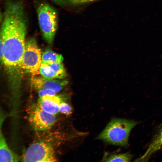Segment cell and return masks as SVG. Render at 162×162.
Listing matches in <instances>:
<instances>
[{"label":"cell","mask_w":162,"mask_h":162,"mask_svg":"<svg viewBox=\"0 0 162 162\" xmlns=\"http://www.w3.org/2000/svg\"><path fill=\"white\" fill-rule=\"evenodd\" d=\"M42 63L41 50L36 40L30 38L26 41L22 62L24 72L33 75L38 74Z\"/></svg>","instance_id":"obj_4"},{"label":"cell","mask_w":162,"mask_h":162,"mask_svg":"<svg viewBox=\"0 0 162 162\" xmlns=\"http://www.w3.org/2000/svg\"><path fill=\"white\" fill-rule=\"evenodd\" d=\"M138 123V122L133 120L113 118L97 138L110 144L126 146L128 144L131 130Z\"/></svg>","instance_id":"obj_2"},{"label":"cell","mask_w":162,"mask_h":162,"mask_svg":"<svg viewBox=\"0 0 162 162\" xmlns=\"http://www.w3.org/2000/svg\"><path fill=\"white\" fill-rule=\"evenodd\" d=\"M133 155L129 152L110 155L105 159L106 162H129Z\"/></svg>","instance_id":"obj_13"},{"label":"cell","mask_w":162,"mask_h":162,"mask_svg":"<svg viewBox=\"0 0 162 162\" xmlns=\"http://www.w3.org/2000/svg\"><path fill=\"white\" fill-rule=\"evenodd\" d=\"M72 109L68 103L64 101L61 102L59 106V111L61 113L69 115L72 113Z\"/></svg>","instance_id":"obj_14"},{"label":"cell","mask_w":162,"mask_h":162,"mask_svg":"<svg viewBox=\"0 0 162 162\" xmlns=\"http://www.w3.org/2000/svg\"><path fill=\"white\" fill-rule=\"evenodd\" d=\"M28 121L34 129L43 131L50 129L54 124L55 115L48 113L37 104L32 106L28 112Z\"/></svg>","instance_id":"obj_6"},{"label":"cell","mask_w":162,"mask_h":162,"mask_svg":"<svg viewBox=\"0 0 162 162\" xmlns=\"http://www.w3.org/2000/svg\"><path fill=\"white\" fill-rule=\"evenodd\" d=\"M42 62L62 63L63 60L62 56L57 53L51 50H47L45 51L42 54Z\"/></svg>","instance_id":"obj_11"},{"label":"cell","mask_w":162,"mask_h":162,"mask_svg":"<svg viewBox=\"0 0 162 162\" xmlns=\"http://www.w3.org/2000/svg\"><path fill=\"white\" fill-rule=\"evenodd\" d=\"M39 71L43 77L47 78L62 79L67 76L62 63L42 62Z\"/></svg>","instance_id":"obj_8"},{"label":"cell","mask_w":162,"mask_h":162,"mask_svg":"<svg viewBox=\"0 0 162 162\" xmlns=\"http://www.w3.org/2000/svg\"><path fill=\"white\" fill-rule=\"evenodd\" d=\"M36 90L38 91L39 97H41L46 95H56V93L53 91L44 88L38 89Z\"/></svg>","instance_id":"obj_15"},{"label":"cell","mask_w":162,"mask_h":162,"mask_svg":"<svg viewBox=\"0 0 162 162\" xmlns=\"http://www.w3.org/2000/svg\"><path fill=\"white\" fill-rule=\"evenodd\" d=\"M63 100L59 95H46L39 97L37 104L45 111L55 115L59 112V105Z\"/></svg>","instance_id":"obj_9"},{"label":"cell","mask_w":162,"mask_h":162,"mask_svg":"<svg viewBox=\"0 0 162 162\" xmlns=\"http://www.w3.org/2000/svg\"><path fill=\"white\" fill-rule=\"evenodd\" d=\"M19 158L9 148L1 129L0 133V162H17Z\"/></svg>","instance_id":"obj_10"},{"label":"cell","mask_w":162,"mask_h":162,"mask_svg":"<svg viewBox=\"0 0 162 162\" xmlns=\"http://www.w3.org/2000/svg\"><path fill=\"white\" fill-rule=\"evenodd\" d=\"M36 11L43 37L48 43L51 44L57 28L58 17L57 11L52 6L45 2L39 4Z\"/></svg>","instance_id":"obj_3"},{"label":"cell","mask_w":162,"mask_h":162,"mask_svg":"<svg viewBox=\"0 0 162 162\" xmlns=\"http://www.w3.org/2000/svg\"><path fill=\"white\" fill-rule=\"evenodd\" d=\"M22 160L26 162L57 161L52 145L43 141L31 144L23 155Z\"/></svg>","instance_id":"obj_5"},{"label":"cell","mask_w":162,"mask_h":162,"mask_svg":"<svg viewBox=\"0 0 162 162\" xmlns=\"http://www.w3.org/2000/svg\"><path fill=\"white\" fill-rule=\"evenodd\" d=\"M99 0H51L55 4L62 6H76Z\"/></svg>","instance_id":"obj_12"},{"label":"cell","mask_w":162,"mask_h":162,"mask_svg":"<svg viewBox=\"0 0 162 162\" xmlns=\"http://www.w3.org/2000/svg\"><path fill=\"white\" fill-rule=\"evenodd\" d=\"M67 80L47 78L42 76H33L31 79L32 86L36 90L44 88L58 92L68 84Z\"/></svg>","instance_id":"obj_7"},{"label":"cell","mask_w":162,"mask_h":162,"mask_svg":"<svg viewBox=\"0 0 162 162\" xmlns=\"http://www.w3.org/2000/svg\"><path fill=\"white\" fill-rule=\"evenodd\" d=\"M27 28L24 13L14 10L4 14L0 29V59L14 95L19 93L24 73L22 62Z\"/></svg>","instance_id":"obj_1"}]
</instances>
